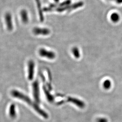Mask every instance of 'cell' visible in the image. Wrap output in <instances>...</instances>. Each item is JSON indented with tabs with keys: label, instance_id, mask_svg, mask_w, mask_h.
I'll list each match as a JSON object with an SVG mask.
<instances>
[{
	"label": "cell",
	"instance_id": "6da1fadb",
	"mask_svg": "<svg viewBox=\"0 0 122 122\" xmlns=\"http://www.w3.org/2000/svg\"><path fill=\"white\" fill-rule=\"evenodd\" d=\"M12 95H13V96L16 97H18V98H21V99L25 100V101H26L27 103H29L30 104V105H31L32 107H33L35 109L36 111H37V112H38L42 116L44 117L47 118L48 115L45 112H44L41 109L38 107V106H37L36 105H35V104H32V102H30V99H29V98L26 97L25 96L23 95V94L21 93L20 92H18L17 91H13L12 92Z\"/></svg>",
	"mask_w": 122,
	"mask_h": 122
},
{
	"label": "cell",
	"instance_id": "7a4b0ae2",
	"mask_svg": "<svg viewBox=\"0 0 122 122\" xmlns=\"http://www.w3.org/2000/svg\"><path fill=\"white\" fill-rule=\"evenodd\" d=\"M39 54L41 57L49 59H53L56 56L55 53L52 51H49L44 48H41L39 51Z\"/></svg>",
	"mask_w": 122,
	"mask_h": 122
},
{
	"label": "cell",
	"instance_id": "3957f363",
	"mask_svg": "<svg viewBox=\"0 0 122 122\" xmlns=\"http://www.w3.org/2000/svg\"><path fill=\"white\" fill-rule=\"evenodd\" d=\"M33 32L37 35L46 36L50 34V31L46 28L35 27L33 30Z\"/></svg>",
	"mask_w": 122,
	"mask_h": 122
},
{
	"label": "cell",
	"instance_id": "277c9868",
	"mask_svg": "<svg viewBox=\"0 0 122 122\" xmlns=\"http://www.w3.org/2000/svg\"><path fill=\"white\" fill-rule=\"evenodd\" d=\"M5 20L7 29L9 30H11L13 29V22L12 16L10 13H7L5 15Z\"/></svg>",
	"mask_w": 122,
	"mask_h": 122
},
{
	"label": "cell",
	"instance_id": "5b68a950",
	"mask_svg": "<svg viewBox=\"0 0 122 122\" xmlns=\"http://www.w3.org/2000/svg\"><path fill=\"white\" fill-rule=\"evenodd\" d=\"M68 101L71 102L73 103V104L76 105L77 106L81 109L83 108L85 106V104L84 102H83L81 100L76 98L68 97Z\"/></svg>",
	"mask_w": 122,
	"mask_h": 122
},
{
	"label": "cell",
	"instance_id": "8992f818",
	"mask_svg": "<svg viewBox=\"0 0 122 122\" xmlns=\"http://www.w3.org/2000/svg\"><path fill=\"white\" fill-rule=\"evenodd\" d=\"M34 68H35V63L32 60L29 61L28 63V72H29V79L32 80L33 77L34 73Z\"/></svg>",
	"mask_w": 122,
	"mask_h": 122
},
{
	"label": "cell",
	"instance_id": "52a82bcc",
	"mask_svg": "<svg viewBox=\"0 0 122 122\" xmlns=\"http://www.w3.org/2000/svg\"><path fill=\"white\" fill-rule=\"evenodd\" d=\"M21 19L23 23H27L29 21V16L28 13L25 10H23L21 11L20 13Z\"/></svg>",
	"mask_w": 122,
	"mask_h": 122
},
{
	"label": "cell",
	"instance_id": "ba28073f",
	"mask_svg": "<svg viewBox=\"0 0 122 122\" xmlns=\"http://www.w3.org/2000/svg\"><path fill=\"white\" fill-rule=\"evenodd\" d=\"M34 95L36 100L39 101V89H38V84L37 82H35L33 84Z\"/></svg>",
	"mask_w": 122,
	"mask_h": 122
},
{
	"label": "cell",
	"instance_id": "9c48e42d",
	"mask_svg": "<svg viewBox=\"0 0 122 122\" xmlns=\"http://www.w3.org/2000/svg\"><path fill=\"white\" fill-rule=\"evenodd\" d=\"M111 19L113 22L117 23L120 20V16L117 13H113L111 15Z\"/></svg>",
	"mask_w": 122,
	"mask_h": 122
},
{
	"label": "cell",
	"instance_id": "30bf717a",
	"mask_svg": "<svg viewBox=\"0 0 122 122\" xmlns=\"http://www.w3.org/2000/svg\"><path fill=\"white\" fill-rule=\"evenodd\" d=\"M72 52L73 54L75 56V58L77 59L79 58L80 56V51L77 47H74L72 49Z\"/></svg>",
	"mask_w": 122,
	"mask_h": 122
},
{
	"label": "cell",
	"instance_id": "8fae6325",
	"mask_svg": "<svg viewBox=\"0 0 122 122\" xmlns=\"http://www.w3.org/2000/svg\"><path fill=\"white\" fill-rule=\"evenodd\" d=\"M111 82L109 80H106L103 83V86L104 89H109L111 86Z\"/></svg>",
	"mask_w": 122,
	"mask_h": 122
},
{
	"label": "cell",
	"instance_id": "7c38bea8",
	"mask_svg": "<svg viewBox=\"0 0 122 122\" xmlns=\"http://www.w3.org/2000/svg\"><path fill=\"white\" fill-rule=\"evenodd\" d=\"M10 115L11 117H14L15 115V107L14 105H12L10 109Z\"/></svg>",
	"mask_w": 122,
	"mask_h": 122
},
{
	"label": "cell",
	"instance_id": "4fadbf2b",
	"mask_svg": "<svg viewBox=\"0 0 122 122\" xmlns=\"http://www.w3.org/2000/svg\"><path fill=\"white\" fill-rule=\"evenodd\" d=\"M107 119L105 118H100L97 119V122H107Z\"/></svg>",
	"mask_w": 122,
	"mask_h": 122
},
{
	"label": "cell",
	"instance_id": "5bb4252c",
	"mask_svg": "<svg viewBox=\"0 0 122 122\" xmlns=\"http://www.w3.org/2000/svg\"><path fill=\"white\" fill-rule=\"evenodd\" d=\"M110 0L115 1V2H116L117 3L119 4L122 3V0Z\"/></svg>",
	"mask_w": 122,
	"mask_h": 122
}]
</instances>
